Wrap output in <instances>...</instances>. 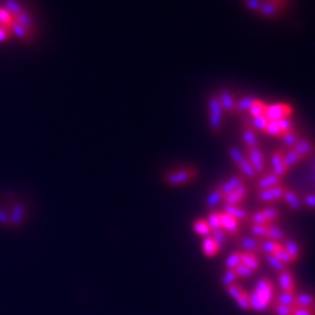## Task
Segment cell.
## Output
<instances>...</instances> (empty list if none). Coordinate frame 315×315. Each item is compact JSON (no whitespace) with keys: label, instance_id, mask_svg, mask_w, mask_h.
Returning <instances> with one entry per match:
<instances>
[{"label":"cell","instance_id":"obj_1","mask_svg":"<svg viewBox=\"0 0 315 315\" xmlns=\"http://www.w3.org/2000/svg\"><path fill=\"white\" fill-rule=\"evenodd\" d=\"M33 21L15 0L0 3V43L11 39L29 41L33 37Z\"/></svg>","mask_w":315,"mask_h":315},{"label":"cell","instance_id":"obj_2","mask_svg":"<svg viewBox=\"0 0 315 315\" xmlns=\"http://www.w3.org/2000/svg\"><path fill=\"white\" fill-rule=\"evenodd\" d=\"M275 301V286L268 277L260 278L250 294L251 309L256 313H263L272 306Z\"/></svg>","mask_w":315,"mask_h":315},{"label":"cell","instance_id":"obj_3","mask_svg":"<svg viewBox=\"0 0 315 315\" xmlns=\"http://www.w3.org/2000/svg\"><path fill=\"white\" fill-rule=\"evenodd\" d=\"M209 107V124L213 131H220L222 126V116H223V109L221 107L220 100L217 96H212L207 103Z\"/></svg>","mask_w":315,"mask_h":315},{"label":"cell","instance_id":"obj_4","mask_svg":"<svg viewBox=\"0 0 315 315\" xmlns=\"http://www.w3.org/2000/svg\"><path fill=\"white\" fill-rule=\"evenodd\" d=\"M293 114V108L289 104L276 103L267 105L264 116L267 117L268 121H278L281 118H290Z\"/></svg>","mask_w":315,"mask_h":315},{"label":"cell","instance_id":"obj_5","mask_svg":"<svg viewBox=\"0 0 315 315\" xmlns=\"http://www.w3.org/2000/svg\"><path fill=\"white\" fill-rule=\"evenodd\" d=\"M194 176H196V171L194 169H179V171H173V172L167 173L166 175V183L173 186L183 185V184L190 182Z\"/></svg>","mask_w":315,"mask_h":315},{"label":"cell","instance_id":"obj_6","mask_svg":"<svg viewBox=\"0 0 315 315\" xmlns=\"http://www.w3.org/2000/svg\"><path fill=\"white\" fill-rule=\"evenodd\" d=\"M247 159L255 169L256 175H263L265 171V163H264V154L259 147H254V148H248L247 150Z\"/></svg>","mask_w":315,"mask_h":315},{"label":"cell","instance_id":"obj_7","mask_svg":"<svg viewBox=\"0 0 315 315\" xmlns=\"http://www.w3.org/2000/svg\"><path fill=\"white\" fill-rule=\"evenodd\" d=\"M286 188L284 185H277L269 189L258 190V200L261 203H273V201H280L284 197Z\"/></svg>","mask_w":315,"mask_h":315},{"label":"cell","instance_id":"obj_8","mask_svg":"<svg viewBox=\"0 0 315 315\" xmlns=\"http://www.w3.org/2000/svg\"><path fill=\"white\" fill-rule=\"evenodd\" d=\"M278 285H280L282 293H297L296 292V280H294L293 273L288 268L281 273H278Z\"/></svg>","mask_w":315,"mask_h":315},{"label":"cell","instance_id":"obj_9","mask_svg":"<svg viewBox=\"0 0 315 315\" xmlns=\"http://www.w3.org/2000/svg\"><path fill=\"white\" fill-rule=\"evenodd\" d=\"M260 244H261V241L254 237H244L238 241V246L241 248L239 250L241 252H251V254L256 255L261 254Z\"/></svg>","mask_w":315,"mask_h":315},{"label":"cell","instance_id":"obj_10","mask_svg":"<svg viewBox=\"0 0 315 315\" xmlns=\"http://www.w3.org/2000/svg\"><path fill=\"white\" fill-rule=\"evenodd\" d=\"M221 218V229L223 230L224 233L229 235H237L239 231V222L237 220H234L233 217L224 214L223 212H220Z\"/></svg>","mask_w":315,"mask_h":315},{"label":"cell","instance_id":"obj_11","mask_svg":"<svg viewBox=\"0 0 315 315\" xmlns=\"http://www.w3.org/2000/svg\"><path fill=\"white\" fill-rule=\"evenodd\" d=\"M223 213L227 216L233 217L234 220H237L239 223L244 222L250 218V214L247 212L246 209H243L239 205H224L223 206Z\"/></svg>","mask_w":315,"mask_h":315},{"label":"cell","instance_id":"obj_12","mask_svg":"<svg viewBox=\"0 0 315 315\" xmlns=\"http://www.w3.org/2000/svg\"><path fill=\"white\" fill-rule=\"evenodd\" d=\"M271 163H272L273 172L276 176L282 177L285 173L288 172V168L284 164V152L282 151H276L273 152L271 156Z\"/></svg>","mask_w":315,"mask_h":315},{"label":"cell","instance_id":"obj_13","mask_svg":"<svg viewBox=\"0 0 315 315\" xmlns=\"http://www.w3.org/2000/svg\"><path fill=\"white\" fill-rule=\"evenodd\" d=\"M247 197V188L244 185L239 186L233 192H230L229 194L223 196V201L226 205H239V204L244 201Z\"/></svg>","mask_w":315,"mask_h":315},{"label":"cell","instance_id":"obj_14","mask_svg":"<svg viewBox=\"0 0 315 315\" xmlns=\"http://www.w3.org/2000/svg\"><path fill=\"white\" fill-rule=\"evenodd\" d=\"M296 307L315 310V297L313 294L307 293V292L297 293L296 294Z\"/></svg>","mask_w":315,"mask_h":315},{"label":"cell","instance_id":"obj_15","mask_svg":"<svg viewBox=\"0 0 315 315\" xmlns=\"http://www.w3.org/2000/svg\"><path fill=\"white\" fill-rule=\"evenodd\" d=\"M281 177L276 176L275 173H268V175H264L259 179L258 182V190H264V189H269V188H273V186L280 185Z\"/></svg>","mask_w":315,"mask_h":315},{"label":"cell","instance_id":"obj_16","mask_svg":"<svg viewBox=\"0 0 315 315\" xmlns=\"http://www.w3.org/2000/svg\"><path fill=\"white\" fill-rule=\"evenodd\" d=\"M221 250H222V246H220L218 243L214 242L212 238H204L203 252L206 258H214L216 255H218V252H220Z\"/></svg>","mask_w":315,"mask_h":315},{"label":"cell","instance_id":"obj_17","mask_svg":"<svg viewBox=\"0 0 315 315\" xmlns=\"http://www.w3.org/2000/svg\"><path fill=\"white\" fill-rule=\"evenodd\" d=\"M243 183H244L243 177L241 176L231 177V179H229L227 182H224L223 184H221V185L218 186V189L221 190V193L223 194V196H226V194H229L230 192H233V190H235L237 188H239V186L244 185Z\"/></svg>","mask_w":315,"mask_h":315},{"label":"cell","instance_id":"obj_18","mask_svg":"<svg viewBox=\"0 0 315 315\" xmlns=\"http://www.w3.org/2000/svg\"><path fill=\"white\" fill-rule=\"evenodd\" d=\"M217 97L220 100L221 107L224 112L231 113L235 111V101H234L233 95L229 91H221V93Z\"/></svg>","mask_w":315,"mask_h":315},{"label":"cell","instance_id":"obj_19","mask_svg":"<svg viewBox=\"0 0 315 315\" xmlns=\"http://www.w3.org/2000/svg\"><path fill=\"white\" fill-rule=\"evenodd\" d=\"M281 244H282L284 250L290 255V258L296 263L299 259V256H301V248L298 246V243L296 241H293V239H285L284 243H281Z\"/></svg>","mask_w":315,"mask_h":315},{"label":"cell","instance_id":"obj_20","mask_svg":"<svg viewBox=\"0 0 315 315\" xmlns=\"http://www.w3.org/2000/svg\"><path fill=\"white\" fill-rule=\"evenodd\" d=\"M293 150L298 154V156L301 159H305L307 156L310 155L313 151V145L306 139H298V142L294 145Z\"/></svg>","mask_w":315,"mask_h":315},{"label":"cell","instance_id":"obj_21","mask_svg":"<svg viewBox=\"0 0 315 315\" xmlns=\"http://www.w3.org/2000/svg\"><path fill=\"white\" fill-rule=\"evenodd\" d=\"M242 264L250 268L251 271L256 272L260 268V259L256 254H251V252H242Z\"/></svg>","mask_w":315,"mask_h":315},{"label":"cell","instance_id":"obj_22","mask_svg":"<svg viewBox=\"0 0 315 315\" xmlns=\"http://www.w3.org/2000/svg\"><path fill=\"white\" fill-rule=\"evenodd\" d=\"M282 200H284L285 203H286V205L289 207H292L293 210H299V209L302 207V200L299 199L294 192H292V190L289 189H286Z\"/></svg>","mask_w":315,"mask_h":315},{"label":"cell","instance_id":"obj_23","mask_svg":"<svg viewBox=\"0 0 315 315\" xmlns=\"http://www.w3.org/2000/svg\"><path fill=\"white\" fill-rule=\"evenodd\" d=\"M278 11H280V8L269 0H263L259 9V12L263 15L264 18H275Z\"/></svg>","mask_w":315,"mask_h":315},{"label":"cell","instance_id":"obj_24","mask_svg":"<svg viewBox=\"0 0 315 315\" xmlns=\"http://www.w3.org/2000/svg\"><path fill=\"white\" fill-rule=\"evenodd\" d=\"M192 227H193L194 233L203 238L210 237V234H212V229L209 227L206 220H196L192 224Z\"/></svg>","mask_w":315,"mask_h":315},{"label":"cell","instance_id":"obj_25","mask_svg":"<svg viewBox=\"0 0 315 315\" xmlns=\"http://www.w3.org/2000/svg\"><path fill=\"white\" fill-rule=\"evenodd\" d=\"M242 139L244 145L247 146V148H254V147H258V145H259V141H258L255 130L250 129V128H244L242 133Z\"/></svg>","mask_w":315,"mask_h":315},{"label":"cell","instance_id":"obj_26","mask_svg":"<svg viewBox=\"0 0 315 315\" xmlns=\"http://www.w3.org/2000/svg\"><path fill=\"white\" fill-rule=\"evenodd\" d=\"M265 239H269V241H273V242L281 243L285 241V234L278 226H276V224H269V226H268L267 238H265Z\"/></svg>","mask_w":315,"mask_h":315},{"label":"cell","instance_id":"obj_27","mask_svg":"<svg viewBox=\"0 0 315 315\" xmlns=\"http://www.w3.org/2000/svg\"><path fill=\"white\" fill-rule=\"evenodd\" d=\"M237 166H238V168H239V171L242 172V175L246 177V179H255V177L258 176V175H256V172H255V169L252 168V166H251V163L248 162V159H247L246 156H244V158H243V159L237 164Z\"/></svg>","mask_w":315,"mask_h":315},{"label":"cell","instance_id":"obj_28","mask_svg":"<svg viewBox=\"0 0 315 315\" xmlns=\"http://www.w3.org/2000/svg\"><path fill=\"white\" fill-rule=\"evenodd\" d=\"M280 247L281 243L273 242V241H269V239H263L261 244H260V250H261V254H264L265 256H269V255L276 254V251Z\"/></svg>","mask_w":315,"mask_h":315},{"label":"cell","instance_id":"obj_29","mask_svg":"<svg viewBox=\"0 0 315 315\" xmlns=\"http://www.w3.org/2000/svg\"><path fill=\"white\" fill-rule=\"evenodd\" d=\"M265 108H267V104L263 103V101H260V100H254V103L248 109V116L251 118H255V117H259V116H264V113H265Z\"/></svg>","mask_w":315,"mask_h":315},{"label":"cell","instance_id":"obj_30","mask_svg":"<svg viewBox=\"0 0 315 315\" xmlns=\"http://www.w3.org/2000/svg\"><path fill=\"white\" fill-rule=\"evenodd\" d=\"M296 294L282 293V292H281L277 297H275V301H273V302L280 303V305H282V306L293 307L294 309V307H296Z\"/></svg>","mask_w":315,"mask_h":315},{"label":"cell","instance_id":"obj_31","mask_svg":"<svg viewBox=\"0 0 315 315\" xmlns=\"http://www.w3.org/2000/svg\"><path fill=\"white\" fill-rule=\"evenodd\" d=\"M238 280H239V277L237 276V273L234 272V269H226L223 276L221 278V284H222V286H224V289H226V288H229L231 285L238 284Z\"/></svg>","mask_w":315,"mask_h":315},{"label":"cell","instance_id":"obj_32","mask_svg":"<svg viewBox=\"0 0 315 315\" xmlns=\"http://www.w3.org/2000/svg\"><path fill=\"white\" fill-rule=\"evenodd\" d=\"M239 264H242V252L241 251H235L233 254H230L224 261L226 269H235Z\"/></svg>","mask_w":315,"mask_h":315},{"label":"cell","instance_id":"obj_33","mask_svg":"<svg viewBox=\"0 0 315 315\" xmlns=\"http://www.w3.org/2000/svg\"><path fill=\"white\" fill-rule=\"evenodd\" d=\"M222 201H223V194L221 193V190L218 189V188H216L212 193L207 196L206 204L210 209H214V207L218 206Z\"/></svg>","mask_w":315,"mask_h":315},{"label":"cell","instance_id":"obj_34","mask_svg":"<svg viewBox=\"0 0 315 315\" xmlns=\"http://www.w3.org/2000/svg\"><path fill=\"white\" fill-rule=\"evenodd\" d=\"M261 213H263V216L265 217V220H267V222L269 224H273L275 222L280 220V212L277 209H275V207H264Z\"/></svg>","mask_w":315,"mask_h":315},{"label":"cell","instance_id":"obj_35","mask_svg":"<svg viewBox=\"0 0 315 315\" xmlns=\"http://www.w3.org/2000/svg\"><path fill=\"white\" fill-rule=\"evenodd\" d=\"M301 160V158L298 156V154L294 151L293 148H290L284 154V164L286 166V168L289 169L290 167H293L296 164Z\"/></svg>","mask_w":315,"mask_h":315},{"label":"cell","instance_id":"obj_36","mask_svg":"<svg viewBox=\"0 0 315 315\" xmlns=\"http://www.w3.org/2000/svg\"><path fill=\"white\" fill-rule=\"evenodd\" d=\"M265 259H267V263L269 264V267L272 268L273 271L276 273H281L282 271L286 269V265L284 263H281L280 260L277 259L275 255H269V256H265Z\"/></svg>","mask_w":315,"mask_h":315},{"label":"cell","instance_id":"obj_37","mask_svg":"<svg viewBox=\"0 0 315 315\" xmlns=\"http://www.w3.org/2000/svg\"><path fill=\"white\" fill-rule=\"evenodd\" d=\"M226 293L229 294L230 297L233 298L234 301H237L238 298H241L242 296H244L247 292L243 289L242 285L234 284V285H231V286H229V288H226Z\"/></svg>","mask_w":315,"mask_h":315},{"label":"cell","instance_id":"obj_38","mask_svg":"<svg viewBox=\"0 0 315 315\" xmlns=\"http://www.w3.org/2000/svg\"><path fill=\"white\" fill-rule=\"evenodd\" d=\"M298 134L296 131H289V133L284 134V135H281V141H282V145L285 147H288V148H293L294 145L298 142Z\"/></svg>","mask_w":315,"mask_h":315},{"label":"cell","instance_id":"obj_39","mask_svg":"<svg viewBox=\"0 0 315 315\" xmlns=\"http://www.w3.org/2000/svg\"><path fill=\"white\" fill-rule=\"evenodd\" d=\"M254 97H251V96H247V97H243L242 100H239L238 103H235V111L239 113L243 112H248V109L254 103Z\"/></svg>","mask_w":315,"mask_h":315},{"label":"cell","instance_id":"obj_40","mask_svg":"<svg viewBox=\"0 0 315 315\" xmlns=\"http://www.w3.org/2000/svg\"><path fill=\"white\" fill-rule=\"evenodd\" d=\"M206 222L209 224V227L212 229V231L214 230H221V218H220V212H212L206 218Z\"/></svg>","mask_w":315,"mask_h":315},{"label":"cell","instance_id":"obj_41","mask_svg":"<svg viewBox=\"0 0 315 315\" xmlns=\"http://www.w3.org/2000/svg\"><path fill=\"white\" fill-rule=\"evenodd\" d=\"M268 226H263V224H252L251 226V233L254 235V238H258L260 241H263L267 238Z\"/></svg>","mask_w":315,"mask_h":315},{"label":"cell","instance_id":"obj_42","mask_svg":"<svg viewBox=\"0 0 315 315\" xmlns=\"http://www.w3.org/2000/svg\"><path fill=\"white\" fill-rule=\"evenodd\" d=\"M268 120L265 116H259V117H255V118H251V126H252V129L259 130V131H264L265 128L268 125Z\"/></svg>","mask_w":315,"mask_h":315},{"label":"cell","instance_id":"obj_43","mask_svg":"<svg viewBox=\"0 0 315 315\" xmlns=\"http://www.w3.org/2000/svg\"><path fill=\"white\" fill-rule=\"evenodd\" d=\"M275 256H276L277 259L280 260L281 263H284L285 265H286V267H288V265H290V264H293L294 263L293 259L290 258V255L288 254V252H286V251L284 250V247H282V244H281L280 248H278V250L276 251V254H275Z\"/></svg>","mask_w":315,"mask_h":315},{"label":"cell","instance_id":"obj_44","mask_svg":"<svg viewBox=\"0 0 315 315\" xmlns=\"http://www.w3.org/2000/svg\"><path fill=\"white\" fill-rule=\"evenodd\" d=\"M234 272L237 273L239 280H241V278H250V277H252L255 275L254 271H251L250 268H247L246 265H243V264H239V265L234 269Z\"/></svg>","mask_w":315,"mask_h":315},{"label":"cell","instance_id":"obj_45","mask_svg":"<svg viewBox=\"0 0 315 315\" xmlns=\"http://www.w3.org/2000/svg\"><path fill=\"white\" fill-rule=\"evenodd\" d=\"M272 310L276 315H293V307L282 306L280 303L273 302L272 303Z\"/></svg>","mask_w":315,"mask_h":315},{"label":"cell","instance_id":"obj_46","mask_svg":"<svg viewBox=\"0 0 315 315\" xmlns=\"http://www.w3.org/2000/svg\"><path fill=\"white\" fill-rule=\"evenodd\" d=\"M264 133H267L268 135H272V137H281V130L278 128L277 121H269L268 122L267 128L264 130Z\"/></svg>","mask_w":315,"mask_h":315},{"label":"cell","instance_id":"obj_47","mask_svg":"<svg viewBox=\"0 0 315 315\" xmlns=\"http://www.w3.org/2000/svg\"><path fill=\"white\" fill-rule=\"evenodd\" d=\"M277 124H278V128L281 130V135L289 133L293 129V122L290 121V118H281L277 121Z\"/></svg>","mask_w":315,"mask_h":315},{"label":"cell","instance_id":"obj_48","mask_svg":"<svg viewBox=\"0 0 315 315\" xmlns=\"http://www.w3.org/2000/svg\"><path fill=\"white\" fill-rule=\"evenodd\" d=\"M226 237H227V234L224 233L222 229L214 230V231H212V234H210V238H212L214 242L218 243L220 246H222V244L226 242Z\"/></svg>","mask_w":315,"mask_h":315},{"label":"cell","instance_id":"obj_49","mask_svg":"<svg viewBox=\"0 0 315 315\" xmlns=\"http://www.w3.org/2000/svg\"><path fill=\"white\" fill-rule=\"evenodd\" d=\"M229 156H230V159L233 160V162L235 164L239 163V162H241V160H242L243 158H244V155L242 154V151H241V150H239L238 147H230V148H229Z\"/></svg>","mask_w":315,"mask_h":315},{"label":"cell","instance_id":"obj_50","mask_svg":"<svg viewBox=\"0 0 315 315\" xmlns=\"http://www.w3.org/2000/svg\"><path fill=\"white\" fill-rule=\"evenodd\" d=\"M237 305L239 309H242V310H251V305H250V294L246 293L244 296H242L241 298H238Z\"/></svg>","mask_w":315,"mask_h":315},{"label":"cell","instance_id":"obj_51","mask_svg":"<svg viewBox=\"0 0 315 315\" xmlns=\"http://www.w3.org/2000/svg\"><path fill=\"white\" fill-rule=\"evenodd\" d=\"M250 220L252 221V224H263V226H269V223H268L267 220H265V217L263 216L261 210H260V212L254 213V214L250 217Z\"/></svg>","mask_w":315,"mask_h":315},{"label":"cell","instance_id":"obj_52","mask_svg":"<svg viewBox=\"0 0 315 315\" xmlns=\"http://www.w3.org/2000/svg\"><path fill=\"white\" fill-rule=\"evenodd\" d=\"M263 0H244V4L251 9V11H259Z\"/></svg>","mask_w":315,"mask_h":315},{"label":"cell","instance_id":"obj_53","mask_svg":"<svg viewBox=\"0 0 315 315\" xmlns=\"http://www.w3.org/2000/svg\"><path fill=\"white\" fill-rule=\"evenodd\" d=\"M302 204H305L307 207L314 209L315 207V194H309V196H306V197L302 200Z\"/></svg>","mask_w":315,"mask_h":315},{"label":"cell","instance_id":"obj_54","mask_svg":"<svg viewBox=\"0 0 315 315\" xmlns=\"http://www.w3.org/2000/svg\"><path fill=\"white\" fill-rule=\"evenodd\" d=\"M293 315H315V310H310V309H298V307H294Z\"/></svg>","mask_w":315,"mask_h":315},{"label":"cell","instance_id":"obj_55","mask_svg":"<svg viewBox=\"0 0 315 315\" xmlns=\"http://www.w3.org/2000/svg\"><path fill=\"white\" fill-rule=\"evenodd\" d=\"M269 1H272V3H275V4H276L277 7H278V8H280V9H281V7L284 5V3H285V0H269Z\"/></svg>","mask_w":315,"mask_h":315}]
</instances>
